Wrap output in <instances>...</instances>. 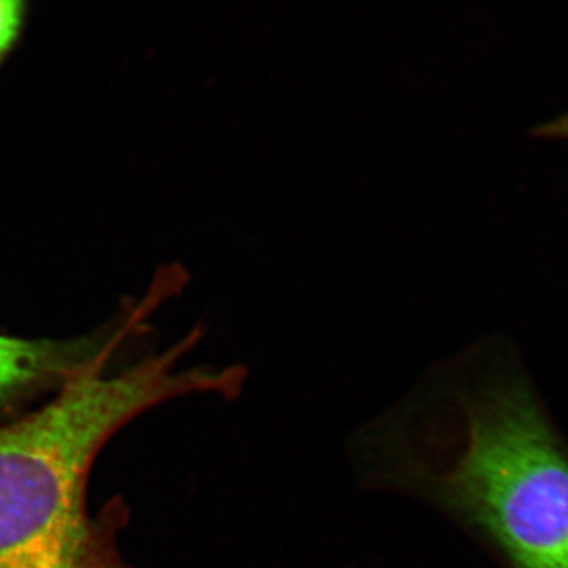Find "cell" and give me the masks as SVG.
<instances>
[{
	"label": "cell",
	"mask_w": 568,
	"mask_h": 568,
	"mask_svg": "<svg viewBox=\"0 0 568 568\" xmlns=\"http://www.w3.org/2000/svg\"><path fill=\"white\" fill-rule=\"evenodd\" d=\"M368 485L450 515L508 568H568V452L514 369L440 375L355 437Z\"/></svg>",
	"instance_id": "obj_1"
},
{
	"label": "cell",
	"mask_w": 568,
	"mask_h": 568,
	"mask_svg": "<svg viewBox=\"0 0 568 568\" xmlns=\"http://www.w3.org/2000/svg\"><path fill=\"white\" fill-rule=\"evenodd\" d=\"M193 342L125 366H95L0 425V568H133L121 551L129 504L114 496L91 510L93 465L123 426L153 407L227 394L224 369L182 368Z\"/></svg>",
	"instance_id": "obj_2"
},
{
	"label": "cell",
	"mask_w": 568,
	"mask_h": 568,
	"mask_svg": "<svg viewBox=\"0 0 568 568\" xmlns=\"http://www.w3.org/2000/svg\"><path fill=\"white\" fill-rule=\"evenodd\" d=\"M145 306L110 327L77 338H24L0 334V417L18 414L33 399L55 395L95 366L112 364L141 334Z\"/></svg>",
	"instance_id": "obj_3"
},
{
	"label": "cell",
	"mask_w": 568,
	"mask_h": 568,
	"mask_svg": "<svg viewBox=\"0 0 568 568\" xmlns=\"http://www.w3.org/2000/svg\"><path fill=\"white\" fill-rule=\"evenodd\" d=\"M28 20V3L0 0V67L17 48Z\"/></svg>",
	"instance_id": "obj_4"
},
{
	"label": "cell",
	"mask_w": 568,
	"mask_h": 568,
	"mask_svg": "<svg viewBox=\"0 0 568 568\" xmlns=\"http://www.w3.org/2000/svg\"><path fill=\"white\" fill-rule=\"evenodd\" d=\"M537 134L547 140L568 141V114L538 126Z\"/></svg>",
	"instance_id": "obj_5"
}]
</instances>
